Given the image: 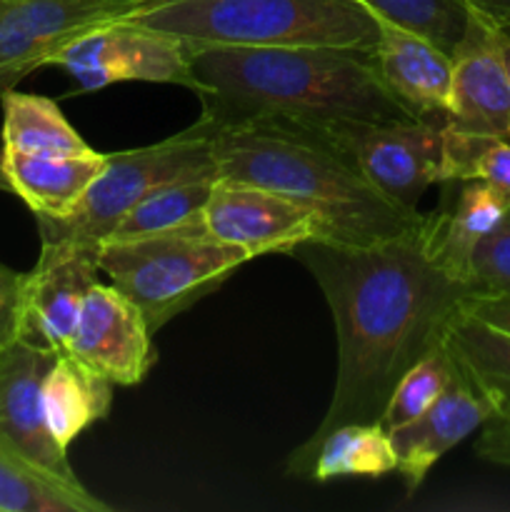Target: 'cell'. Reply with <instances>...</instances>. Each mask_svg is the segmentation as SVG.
<instances>
[{
    "label": "cell",
    "instance_id": "obj_7",
    "mask_svg": "<svg viewBox=\"0 0 510 512\" xmlns=\"http://www.w3.org/2000/svg\"><path fill=\"white\" fill-rule=\"evenodd\" d=\"M325 135L370 185L405 210H418L433 183H443V125L438 118L358 120L300 118Z\"/></svg>",
    "mask_w": 510,
    "mask_h": 512
},
{
    "label": "cell",
    "instance_id": "obj_36",
    "mask_svg": "<svg viewBox=\"0 0 510 512\" xmlns=\"http://www.w3.org/2000/svg\"><path fill=\"white\" fill-rule=\"evenodd\" d=\"M0 8H3V0H0Z\"/></svg>",
    "mask_w": 510,
    "mask_h": 512
},
{
    "label": "cell",
    "instance_id": "obj_16",
    "mask_svg": "<svg viewBox=\"0 0 510 512\" xmlns=\"http://www.w3.org/2000/svg\"><path fill=\"white\" fill-rule=\"evenodd\" d=\"M373 18L378 25V38L370 55L385 88L415 118L448 115L450 73H453L450 55L425 35L400 28L378 15Z\"/></svg>",
    "mask_w": 510,
    "mask_h": 512
},
{
    "label": "cell",
    "instance_id": "obj_12",
    "mask_svg": "<svg viewBox=\"0 0 510 512\" xmlns=\"http://www.w3.org/2000/svg\"><path fill=\"white\" fill-rule=\"evenodd\" d=\"M98 245L40 238V255L23 285V335L65 353L90 288L98 283Z\"/></svg>",
    "mask_w": 510,
    "mask_h": 512
},
{
    "label": "cell",
    "instance_id": "obj_34",
    "mask_svg": "<svg viewBox=\"0 0 510 512\" xmlns=\"http://www.w3.org/2000/svg\"><path fill=\"white\" fill-rule=\"evenodd\" d=\"M0 193H13V188H10V178H8V173H5L3 150H0Z\"/></svg>",
    "mask_w": 510,
    "mask_h": 512
},
{
    "label": "cell",
    "instance_id": "obj_5",
    "mask_svg": "<svg viewBox=\"0 0 510 512\" xmlns=\"http://www.w3.org/2000/svg\"><path fill=\"white\" fill-rule=\"evenodd\" d=\"M250 255L205 228L170 230L100 243V273L133 300L158 333L168 320L220 288Z\"/></svg>",
    "mask_w": 510,
    "mask_h": 512
},
{
    "label": "cell",
    "instance_id": "obj_13",
    "mask_svg": "<svg viewBox=\"0 0 510 512\" xmlns=\"http://www.w3.org/2000/svg\"><path fill=\"white\" fill-rule=\"evenodd\" d=\"M450 100L445 125L475 138L510 140V75L498 25L473 8L468 33L450 53Z\"/></svg>",
    "mask_w": 510,
    "mask_h": 512
},
{
    "label": "cell",
    "instance_id": "obj_26",
    "mask_svg": "<svg viewBox=\"0 0 510 512\" xmlns=\"http://www.w3.org/2000/svg\"><path fill=\"white\" fill-rule=\"evenodd\" d=\"M485 180L510 200V140L475 138L443 125V183Z\"/></svg>",
    "mask_w": 510,
    "mask_h": 512
},
{
    "label": "cell",
    "instance_id": "obj_17",
    "mask_svg": "<svg viewBox=\"0 0 510 512\" xmlns=\"http://www.w3.org/2000/svg\"><path fill=\"white\" fill-rule=\"evenodd\" d=\"M395 470L398 455L380 420L338 425L310 448H295L285 465L290 478H310L318 483L338 478H383Z\"/></svg>",
    "mask_w": 510,
    "mask_h": 512
},
{
    "label": "cell",
    "instance_id": "obj_33",
    "mask_svg": "<svg viewBox=\"0 0 510 512\" xmlns=\"http://www.w3.org/2000/svg\"><path fill=\"white\" fill-rule=\"evenodd\" d=\"M498 40H500V50H503L505 68H508V75H510V28H498Z\"/></svg>",
    "mask_w": 510,
    "mask_h": 512
},
{
    "label": "cell",
    "instance_id": "obj_10",
    "mask_svg": "<svg viewBox=\"0 0 510 512\" xmlns=\"http://www.w3.org/2000/svg\"><path fill=\"white\" fill-rule=\"evenodd\" d=\"M205 230L223 243L243 248L250 260L268 253L290 255L308 240H325L323 220L305 205L220 175L205 205Z\"/></svg>",
    "mask_w": 510,
    "mask_h": 512
},
{
    "label": "cell",
    "instance_id": "obj_35",
    "mask_svg": "<svg viewBox=\"0 0 510 512\" xmlns=\"http://www.w3.org/2000/svg\"><path fill=\"white\" fill-rule=\"evenodd\" d=\"M108 3H123V5H133V8L143 10V8H148V5L165 3V0H108Z\"/></svg>",
    "mask_w": 510,
    "mask_h": 512
},
{
    "label": "cell",
    "instance_id": "obj_15",
    "mask_svg": "<svg viewBox=\"0 0 510 512\" xmlns=\"http://www.w3.org/2000/svg\"><path fill=\"white\" fill-rule=\"evenodd\" d=\"M493 415L495 410L490 400L455 365L453 378L440 398L408 425L390 430V440L398 455L395 473L403 478L408 495H413L423 485L430 468L448 450L483 428Z\"/></svg>",
    "mask_w": 510,
    "mask_h": 512
},
{
    "label": "cell",
    "instance_id": "obj_14",
    "mask_svg": "<svg viewBox=\"0 0 510 512\" xmlns=\"http://www.w3.org/2000/svg\"><path fill=\"white\" fill-rule=\"evenodd\" d=\"M65 353L113 385H138L155 365L153 330L138 305L115 285L95 283Z\"/></svg>",
    "mask_w": 510,
    "mask_h": 512
},
{
    "label": "cell",
    "instance_id": "obj_23",
    "mask_svg": "<svg viewBox=\"0 0 510 512\" xmlns=\"http://www.w3.org/2000/svg\"><path fill=\"white\" fill-rule=\"evenodd\" d=\"M110 505L0 445V512H108Z\"/></svg>",
    "mask_w": 510,
    "mask_h": 512
},
{
    "label": "cell",
    "instance_id": "obj_22",
    "mask_svg": "<svg viewBox=\"0 0 510 512\" xmlns=\"http://www.w3.org/2000/svg\"><path fill=\"white\" fill-rule=\"evenodd\" d=\"M3 98V150L25 155H78L90 150L65 120L58 103L43 95L8 90Z\"/></svg>",
    "mask_w": 510,
    "mask_h": 512
},
{
    "label": "cell",
    "instance_id": "obj_24",
    "mask_svg": "<svg viewBox=\"0 0 510 512\" xmlns=\"http://www.w3.org/2000/svg\"><path fill=\"white\" fill-rule=\"evenodd\" d=\"M215 178L218 173H205L160 185L133 205V210L115 225L110 238H140L170 230L205 228V205Z\"/></svg>",
    "mask_w": 510,
    "mask_h": 512
},
{
    "label": "cell",
    "instance_id": "obj_30",
    "mask_svg": "<svg viewBox=\"0 0 510 512\" xmlns=\"http://www.w3.org/2000/svg\"><path fill=\"white\" fill-rule=\"evenodd\" d=\"M475 453L495 465H510V415H493L480 428Z\"/></svg>",
    "mask_w": 510,
    "mask_h": 512
},
{
    "label": "cell",
    "instance_id": "obj_19",
    "mask_svg": "<svg viewBox=\"0 0 510 512\" xmlns=\"http://www.w3.org/2000/svg\"><path fill=\"white\" fill-rule=\"evenodd\" d=\"M113 388L108 378L70 353L55 358L43 380V413L50 435L60 448L68 450L85 428L110 413Z\"/></svg>",
    "mask_w": 510,
    "mask_h": 512
},
{
    "label": "cell",
    "instance_id": "obj_25",
    "mask_svg": "<svg viewBox=\"0 0 510 512\" xmlns=\"http://www.w3.org/2000/svg\"><path fill=\"white\" fill-rule=\"evenodd\" d=\"M358 3L378 18L425 35L448 55L465 38L473 18L470 0H358Z\"/></svg>",
    "mask_w": 510,
    "mask_h": 512
},
{
    "label": "cell",
    "instance_id": "obj_6",
    "mask_svg": "<svg viewBox=\"0 0 510 512\" xmlns=\"http://www.w3.org/2000/svg\"><path fill=\"white\" fill-rule=\"evenodd\" d=\"M205 173H218V168L213 160V125L200 115L198 123L160 143L105 153L103 170L65 218L35 215L40 238L78 240L100 248L145 195L170 180Z\"/></svg>",
    "mask_w": 510,
    "mask_h": 512
},
{
    "label": "cell",
    "instance_id": "obj_32",
    "mask_svg": "<svg viewBox=\"0 0 510 512\" xmlns=\"http://www.w3.org/2000/svg\"><path fill=\"white\" fill-rule=\"evenodd\" d=\"M480 15L498 28H510V0H470Z\"/></svg>",
    "mask_w": 510,
    "mask_h": 512
},
{
    "label": "cell",
    "instance_id": "obj_18",
    "mask_svg": "<svg viewBox=\"0 0 510 512\" xmlns=\"http://www.w3.org/2000/svg\"><path fill=\"white\" fill-rule=\"evenodd\" d=\"M5 173L13 195H18L33 215L65 218L105 165V153L85 150L78 155H25L3 150Z\"/></svg>",
    "mask_w": 510,
    "mask_h": 512
},
{
    "label": "cell",
    "instance_id": "obj_21",
    "mask_svg": "<svg viewBox=\"0 0 510 512\" xmlns=\"http://www.w3.org/2000/svg\"><path fill=\"white\" fill-rule=\"evenodd\" d=\"M510 210V200L485 180H463L458 193V203L450 213L430 215V233L433 248L440 263L465 283L470 255L475 245L505 218Z\"/></svg>",
    "mask_w": 510,
    "mask_h": 512
},
{
    "label": "cell",
    "instance_id": "obj_1",
    "mask_svg": "<svg viewBox=\"0 0 510 512\" xmlns=\"http://www.w3.org/2000/svg\"><path fill=\"white\" fill-rule=\"evenodd\" d=\"M298 255L318 280L338 335V373L325 418L298 448L345 423H375L398 380L443 343L468 288L433 248L430 218L375 245L308 240Z\"/></svg>",
    "mask_w": 510,
    "mask_h": 512
},
{
    "label": "cell",
    "instance_id": "obj_29",
    "mask_svg": "<svg viewBox=\"0 0 510 512\" xmlns=\"http://www.w3.org/2000/svg\"><path fill=\"white\" fill-rule=\"evenodd\" d=\"M25 273L0 263V353L23 335Z\"/></svg>",
    "mask_w": 510,
    "mask_h": 512
},
{
    "label": "cell",
    "instance_id": "obj_4",
    "mask_svg": "<svg viewBox=\"0 0 510 512\" xmlns=\"http://www.w3.org/2000/svg\"><path fill=\"white\" fill-rule=\"evenodd\" d=\"M128 18L188 48L373 50L378 38L375 18L358 0H165Z\"/></svg>",
    "mask_w": 510,
    "mask_h": 512
},
{
    "label": "cell",
    "instance_id": "obj_20",
    "mask_svg": "<svg viewBox=\"0 0 510 512\" xmlns=\"http://www.w3.org/2000/svg\"><path fill=\"white\" fill-rule=\"evenodd\" d=\"M443 348L490 400L495 415H510V333L460 305L445 325Z\"/></svg>",
    "mask_w": 510,
    "mask_h": 512
},
{
    "label": "cell",
    "instance_id": "obj_27",
    "mask_svg": "<svg viewBox=\"0 0 510 512\" xmlns=\"http://www.w3.org/2000/svg\"><path fill=\"white\" fill-rule=\"evenodd\" d=\"M453 373V358H450L448 350L440 343V348H435L433 353H428L423 360H418V363L398 380L388 405H385L380 425L390 433V430L403 428L410 420L423 415L425 410L440 398V393L448 388Z\"/></svg>",
    "mask_w": 510,
    "mask_h": 512
},
{
    "label": "cell",
    "instance_id": "obj_28",
    "mask_svg": "<svg viewBox=\"0 0 510 512\" xmlns=\"http://www.w3.org/2000/svg\"><path fill=\"white\" fill-rule=\"evenodd\" d=\"M465 288L470 298H510V210L475 245Z\"/></svg>",
    "mask_w": 510,
    "mask_h": 512
},
{
    "label": "cell",
    "instance_id": "obj_2",
    "mask_svg": "<svg viewBox=\"0 0 510 512\" xmlns=\"http://www.w3.org/2000/svg\"><path fill=\"white\" fill-rule=\"evenodd\" d=\"M203 118H415L383 85L370 50L188 48Z\"/></svg>",
    "mask_w": 510,
    "mask_h": 512
},
{
    "label": "cell",
    "instance_id": "obj_11",
    "mask_svg": "<svg viewBox=\"0 0 510 512\" xmlns=\"http://www.w3.org/2000/svg\"><path fill=\"white\" fill-rule=\"evenodd\" d=\"M58 353L20 335L0 353V445L23 455L68 485H83L50 435L43 413V380Z\"/></svg>",
    "mask_w": 510,
    "mask_h": 512
},
{
    "label": "cell",
    "instance_id": "obj_8",
    "mask_svg": "<svg viewBox=\"0 0 510 512\" xmlns=\"http://www.w3.org/2000/svg\"><path fill=\"white\" fill-rule=\"evenodd\" d=\"M53 65L73 78L80 93L128 80L198 90L188 45L163 30L135 23L128 15L80 33L55 55Z\"/></svg>",
    "mask_w": 510,
    "mask_h": 512
},
{
    "label": "cell",
    "instance_id": "obj_3",
    "mask_svg": "<svg viewBox=\"0 0 510 512\" xmlns=\"http://www.w3.org/2000/svg\"><path fill=\"white\" fill-rule=\"evenodd\" d=\"M213 160L220 178L260 185L313 210L323 220V243L375 245L423 220L418 210L400 208L370 185L308 120L213 125Z\"/></svg>",
    "mask_w": 510,
    "mask_h": 512
},
{
    "label": "cell",
    "instance_id": "obj_31",
    "mask_svg": "<svg viewBox=\"0 0 510 512\" xmlns=\"http://www.w3.org/2000/svg\"><path fill=\"white\" fill-rule=\"evenodd\" d=\"M463 308L485 323L510 333V298H470L465 300Z\"/></svg>",
    "mask_w": 510,
    "mask_h": 512
},
{
    "label": "cell",
    "instance_id": "obj_9",
    "mask_svg": "<svg viewBox=\"0 0 510 512\" xmlns=\"http://www.w3.org/2000/svg\"><path fill=\"white\" fill-rule=\"evenodd\" d=\"M138 13L108 0H3L0 8V95L15 90L33 70L85 30Z\"/></svg>",
    "mask_w": 510,
    "mask_h": 512
}]
</instances>
